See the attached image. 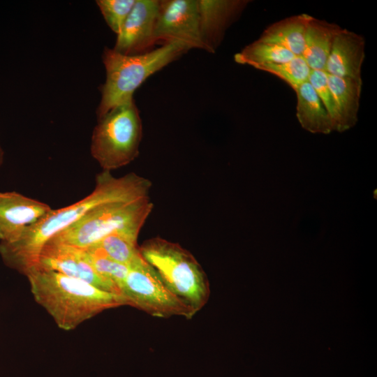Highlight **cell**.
Returning <instances> with one entry per match:
<instances>
[{
	"instance_id": "cell-1",
	"label": "cell",
	"mask_w": 377,
	"mask_h": 377,
	"mask_svg": "<svg viewBox=\"0 0 377 377\" xmlns=\"http://www.w3.org/2000/svg\"><path fill=\"white\" fill-rule=\"evenodd\" d=\"M151 185L149 179L134 172L117 177L110 171L103 170L96 176L94 189L87 196L67 207L52 209L16 240L0 242L2 261L26 276L37 267L43 248L56 235L99 205L149 196Z\"/></svg>"
},
{
	"instance_id": "cell-2",
	"label": "cell",
	"mask_w": 377,
	"mask_h": 377,
	"mask_svg": "<svg viewBox=\"0 0 377 377\" xmlns=\"http://www.w3.org/2000/svg\"><path fill=\"white\" fill-rule=\"evenodd\" d=\"M26 276L36 302L66 331L105 310L128 305L121 295L59 272L37 269Z\"/></svg>"
},
{
	"instance_id": "cell-3",
	"label": "cell",
	"mask_w": 377,
	"mask_h": 377,
	"mask_svg": "<svg viewBox=\"0 0 377 377\" xmlns=\"http://www.w3.org/2000/svg\"><path fill=\"white\" fill-rule=\"evenodd\" d=\"M188 50L182 44L169 43L144 54L125 55L105 47L102 59L106 79L101 87L98 119L114 107L133 99L135 91L149 76Z\"/></svg>"
},
{
	"instance_id": "cell-4",
	"label": "cell",
	"mask_w": 377,
	"mask_h": 377,
	"mask_svg": "<svg viewBox=\"0 0 377 377\" xmlns=\"http://www.w3.org/2000/svg\"><path fill=\"white\" fill-rule=\"evenodd\" d=\"M139 250L166 286L195 314L205 306L210 295L209 282L192 253L161 237L145 241Z\"/></svg>"
},
{
	"instance_id": "cell-5",
	"label": "cell",
	"mask_w": 377,
	"mask_h": 377,
	"mask_svg": "<svg viewBox=\"0 0 377 377\" xmlns=\"http://www.w3.org/2000/svg\"><path fill=\"white\" fill-rule=\"evenodd\" d=\"M153 207L149 196L105 203L89 211L49 242L85 249L112 234L137 242Z\"/></svg>"
},
{
	"instance_id": "cell-6",
	"label": "cell",
	"mask_w": 377,
	"mask_h": 377,
	"mask_svg": "<svg viewBox=\"0 0 377 377\" xmlns=\"http://www.w3.org/2000/svg\"><path fill=\"white\" fill-rule=\"evenodd\" d=\"M98 120L90 150L103 170L111 172L134 161L142 136V120L134 99L114 107Z\"/></svg>"
},
{
	"instance_id": "cell-7",
	"label": "cell",
	"mask_w": 377,
	"mask_h": 377,
	"mask_svg": "<svg viewBox=\"0 0 377 377\" xmlns=\"http://www.w3.org/2000/svg\"><path fill=\"white\" fill-rule=\"evenodd\" d=\"M120 293L131 306L158 318L195 314L163 282L156 272L142 258L128 267Z\"/></svg>"
},
{
	"instance_id": "cell-8",
	"label": "cell",
	"mask_w": 377,
	"mask_h": 377,
	"mask_svg": "<svg viewBox=\"0 0 377 377\" xmlns=\"http://www.w3.org/2000/svg\"><path fill=\"white\" fill-rule=\"evenodd\" d=\"M156 43H177L207 51L202 40L198 0H162L155 29Z\"/></svg>"
},
{
	"instance_id": "cell-9",
	"label": "cell",
	"mask_w": 377,
	"mask_h": 377,
	"mask_svg": "<svg viewBox=\"0 0 377 377\" xmlns=\"http://www.w3.org/2000/svg\"><path fill=\"white\" fill-rule=\"evenodd\" d=\"M49 270L79 279L108 292L121 295L117 286L99 275L86 260L82 249L48 242L34 269Z\"/></svg>"
},
{
	"instance_id": "cell-10",
	"label": "cell",
	"mask_w": 377,
	"mask_h": 377,
	"mask_svg": "<svg viewBox=\"0 0 377 377\" xmlns=\"http://www.w3.org/2000/svg\"><path fill=\"white\" fill-rule=\"evenodd\" d=\"M158 0H135L121 31L114 51L125 55L148 52L156 44L155 29L159 8Z\"/></svg>"
},
{
	"instance_id": "cell-11",
	"label": "cell",
	"mask_w": 377,
	"mask_h": 377,
	"mask_svg": "<svg viewBox=\"0 0 377 377\" xmlns=\"http://www.w3.org/2000/svg\"><path fill=\"white\" fill-rule=\"evenodd\" d=\"M52 209L47 204L20 193L0 192V242L16 240Z\"/></svg>"
},
{
	"instance_id": "cell-12",
	"label": "cell",
	"mask_w": 377,
	"mask_h": 377,
	"mask_svg": "<svg viewBox=\"0 0 377 377\" xmlns=\"http://www.w3.org/2000/svg\"><path fill=\"white\" fill-rule=\"evenodd\" d=\"M246 0H198L200 26L207 52L214 53L226 30L245 9Z\"/></svg>"
},
{
	"instance_id": "cell-13",
	"label": "cell",
	"mask_w": 377,
	"mask_h": 377,
	"mask_svg": "<svg viewBox=\"0 0 377 377\" xmlns=\"http://www.w3.org/2000/svg\"><path fill=\"white\" fill-rule=\"evenodd\" d=\"M364 47L363 36L342 29L332 44L325 68V73L339 77L362 80Z\"/></svg>"
},
{
	"instance_id": "cell-14",
	"label": "cell",
	"mask_w": 377,
	"mask_h": 377,
	"mask_svg": "<svg viewBox=\"0 0 377 377\" xmlns=\"http://www.w3.org/2000/svg\"><path fill=\"white\" fill-rule=\"evenodd\" d=\"M327 75L336 112L335 131L343 132L357 121L362 80Z\"/></svg>"
},
{
	"instance_id": "cell-15",
	"label": "cell",
	"mask_w": 377,
	"mask_h": 377,
	"mask_svg": "<svg viewBox=\"0 0 377 377\" xmlns=\"http://www.w3.org/2000/svg\"><path fill=\"white\" fill-rule=\"evenodd\" d=\"M340 26L310 17L305 32L302 57L311 70L324 71Z\"/></svg>"
},
{
	"instance_id": "cell-16",
	"label": "cell",
	"mask_w": 377,
	"mask_h": 377,
	"mask_svg": "<svg viewBox=\"0 0 377 377\" xmlns=\"http://www.w3.org/2000/svg\"><path fill=\"white\" fill-rule=\"evenodd\" d=\"M295 91L296 116L302 127L313 133L328 134L334 131L331 117L309 81Z\"/></svg>"
},
{
	"instance_id": "cell-17",
	"label": "cell",
	"mask_w": 377,
	"mask_h": 377,
	"mask_svg": "<svg viewBox=\"0 0 377 377\" xmlns=\"http://www.w3.org/2000/svg\"><path fill=\"white\" fill-rule=\"evenodd\" d=\"M310 17L304 13L279 20L267 27L258 40L280 46L295 56H302L305 32Z\"/></svg>"
},
{
	"instance_id": "cell-18",
	"label": "cell",
	"mask_w": 377,
	"mask_h": 377,
	"mask_svg": "<svg viewBox=\"0 0 377 377\" xmlns=\"http://www.w3.org/2000/svg\"><path fill=\"white\" fill-rule=\"evenodd\" d=\"M295 57L285 48L257 40L235 54L234 60L237 64L249 65L256 68L261 65L286 62Z\"/></svg>"
},
{
	"instance_id": "cell-19",
	"label": "cell",
	"mask_w": 377,
	"mask_h": 377,
	"mask_svg": "<svg viewBox=\"0 0 377 377\" xmlns=\"http://www.w3.org/2000/svg\"><path fill=\"white\" fill-rule=\"evenodd\" d=\"M93 246L100 248L112 260L128 267L142 258L138 242L121 235H108Z\"/></svg>"
},
{
	"instance_id": "cell-20",
	"label": "cell",
	"mask_w": 377,
	"mask_h": 377,
	"mask_svg": "<svg viewBox=\"0 0 377 377\" xmlns=\"http://www.w3.org/2000/svg\"><path fill=\"white\" fill-rule=\"evenodd\" d=\"M82 249L86 260L93 269L99 275L114 283L120 291L128 274V267L112 260L96 246Z\"/></svg>"
},
{
	"instance_id": "cell-21",
	"label": "cell",
	"mask_w": 377,
	"mask_h": 377,
	"mask_svg": "<svg viewBox=\"0 0 377 377\" xmlns=\"http://www.w3.org/2000/svg\"><path fill=\"white\" fill-rule=\"evenodd\" d=\"M256 68L278 77L294 91L308 81L311 71L302 56H296L283 63L261 65Z\"/></svg>"
},
{
	"instance_id": "cell-22",
	"label": "cell",
	"mask_w": 377,
	"mask_h": 377,
	"mask_svg": "<svg viewBox=\"0 0 377 377\" xmlns=\"http://www.w3.org/2000/svg\"><path fill=\"white\" fill-rule=\"evenodd\" d=\"M96 2L108 27L118 35L135 0H98Z\"/></svg>"
},
{
	"instance_id": "cell-23",
	"label": "cell",
	"mask_w": 377,
	"mask_h": 377,
	"mask_svg": "<svg viewBox=\"0 0 377 377\" xmlns=\"http://www.w3.org/2000/svg\"><path fill=\"white\" fill-rule=\"evenodd\" d=\"M308 81L328 112L332 121L334 131H335L336 112L327 73L324 71L311 70Z\"/></svg>"
},
{
	"instance_id": "cell-24",
	"label": "cell",
	"mask_w": 377,
	"mask_h": 377,
	"mask_svg": "<svg viewBox=\"0 0 377 377\" xmlns=\"http://www.w3.org/2000/svg\"><path fill=\"white\" fill-rule=\"evenodd\" d=\"M3 161H4V151L0 145V166L3 163Z\"/></svg>"
}]
</instances>
